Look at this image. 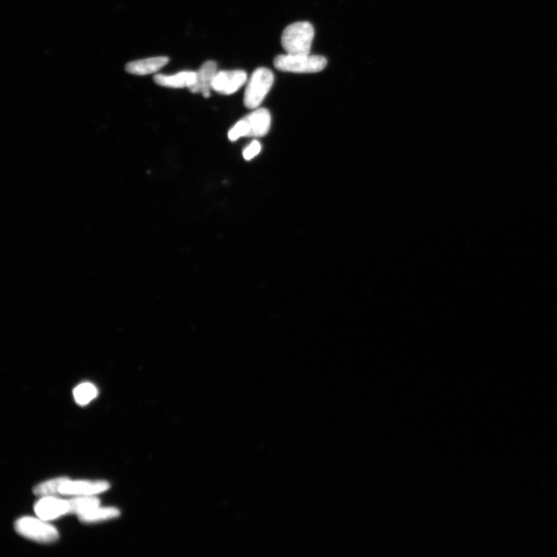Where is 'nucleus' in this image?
<instances>
[{
    "mask_svg": "<svg viewBox=\"0 0 557 557\" xmlns=\"http://www.w3.org/2000/svg\"><path fill=\"white\" fill-rule=\"evenodd\" d=\"M314 29L309 22H296L287 26L281 37V45L289 55H310Z\"/></svg>",
    "mask_w": 557,
    "mask_h": 557,
    "instance_id": "obj_1",
    "label": "nucleus"
},
{
    "mask_svg": "<svg viewBox=\"0 0 557 557\" xmlns=\"http://www.w3.org/2000/svg\"><path fill=\"white\" fill-rule=\"evenodd\" d=\"M273 64L275 69L285 73H316L325 69L327 61L320 55L286 53L275 57Z\"/></svg>",
    "mask_w": 557,
    "mask_h": 557,
    "instance_id": "obj_2",
    "label": "nucleus"
},
{
    "mask_svg": "<svg viewBox=\"0 0 557 557\" xmlns=\"http://www.w3.org/2000/svg\"><path fill=\"white\" fill-rule=\"evenodd\" d=\"M274 75L267 68L257 69L251 75L244 94V105L256 110L262 104L273 85Z\"/></svg>",
    "mask_w": 557,
    "mask_h": 557,
    "instance_id": "obj_3",
    "label": "nucleus"
},
{
    "mask_svg": "<svg viewBox=\"0 0 557 557\" xmlns=\"http://www.w3.org/2000/svg\"><path fill=\"white\" fill-rule=\"evenodd\" d=\"M15 530L22 536L41 543L55 542L59 538L57 529L40 518H21L15 523Z\"/></svg>",
    "mask_w": 557,
    "mask_h": 557,
    "instance_id": "obj_4",
    "label": "nucleus"
},
{
    "mask_svg": "<svg viewBox=\"0 0 557 557\" xmlns=\"http://www.w3.org/2000/svg\"><path fill=\"white\" fill-rule=\"evenodd\" d=\"M110 488V484L105 481H71L63 478L58 495L93 496L105 493Z\"/></svg>",
    "mask_w": 557,
    "mask_h": 557,
    "instance_id": "obj_5",
    "label": "nucleus"
},
{
    "mask_svg": "<svg viewBox=\"0 0 557 557\" xmlns=\"http://www.w3.org/2000/svg\"><path fill=\"white\" fill-rule=\"evenodd\" d=\"M247 82V74L243 70L218 71L212 82V90L223 95L236 93Z\"/></svg>",
    "mask_w": 557,
    "mask_h": 557,
    "instance_id": "obj_6",
    "label": "nucleus"
},
{
    "mask_svg": "<svg viewBox=\"0 0 557 557\" xmlns=\"http://www.w3.org/2000/svg\"><path fill=\"white\" fill-rule=\"evenodd\" d=\"M34 511L42 520L56 519L70 514L69 501L56 498L55 496H45L36 503Z\"/></svg>",
    "mask_w": 557,
    "mask_h": 557,
    "instance_id": "obj_7",
    "label": "nucleus"
},
{
    "mask_svg": "<svg viewBox=\"0 0 557 557\" xmlns=\"http://www.w3.org/2000/svg\"><path fill=\"white\" fill-rule=\"evenodd\" d=\"M243 119L247 125V136L262 137L271 129V115L264 108H257Z\"/></svg>",
    "mask_w": 557,
    "mask_h": 557,
    "instance_id": "obj_8",
    "label": "nucleus"
},
{
    "mask_svg": "<svg viewBox=\"0 0 557 557\" xmlns=\"http://www.w3.org/2000/svg\"><path fill=\"white\" fill-rule=\"evenodd\" d=\"M217 73L216 62L208 61L203 63L196 73V80L194 85L188 88L190 92L201 93L205 98L210 97L212 82Z\"/></svg>",
    "mask_w": 557,
    "mask_h": 557,
    "instance_id": "obj_9",
    "label": "nucleus"
},
{
    "mask_svg": "<svg viewBox=\"0 0 557 557\" xmlns=\"http://www.w3.org/2000/svg\"><path fill=\"white\" fill-rule=\"evenodd\" d=\"M169 58L166 57H156L139 60L129 62L125 66V70L129 74L136 75H146L157 73L162 68L169 64Z\"/></svg>",
    "mask_w": 557,
    "mask_h": 557,
    "instance_id": "obj_10",
    "label": "nucleus"
},
{
    "mask_svg": "<svg viewBox=\"0 0 557 557\" xmlns=\"http://www.w3.org/2000/svg\"><path fill=\"white\" fill-rule=\"evenodd\" d=\"M156 84L160 86L172 88H189L196 80L195 71H182L173 75H157L153 77Z\"/></svg>",
    "mask_w": 557,
    "mask_h": 557,
    "instance_id": "obj_11",
    "label": "nucleus"
},
{
    "mask_svg": "<svg viewBox=\"0 0 557 557\" xmlns=\"http://www.w3.org/2000/svg\"><path fill=\"white\" fill-rule=\"evenodd\" d=\"M119 515H121V512L116 508H100L99 506L79 515V518L82 523L90 524L116 519L119 517Z\"/></svg>",
    "mask_w": 557,
    "mask_h": 557,
    "instance_id": "obj_12",
    "label": "nucleus"
},
{
    "mask_svg": "<svg viewBox=\"0 0 557 557\" xmlns=\"http://www.w3.org/2000/svg\"><path fill=\"white\" fill-rule=\"evenodd\" d=\"M69 501L70 514H76L77 516L92 510L100 505V500L94 496H76L75 498Z\"/></svg>",
    "mask_w": 557,
    "mask_h": 557,
    "instance_id": "obj_13",
    "label": "nucleus"
},
{
    "mask_svg": "<svg viewBox=\"0 0 557 557\" xmlns=\"http://www.w3.org/2000/svg\"><path fill=\"white\" fill-rule=\"evenodd\" d=\"M98 396V389L92 383L85 382L74 389V397L77 404L86 406Z\"/></svg>",
    "mask_w": 557,
    "mask_h": 557,
    "instance_id": "obj_14",
    "label": "nucleus"
},
{
    "mask_svg": "<svg viewBox=\"0 0 557 557\" xmlns=\"http://www.w3.org/2000/svg\"><path fill=\"white\" fill-rule=\"evenodd\" d=\"M63 478L51 479V480L41 483L34 488V493L42 497L58 495L60 485Z\"/></svg>",
    "mask_w": 557,
    "mask_h": 557,
    "instance_id": "obj_15",
    "label": "nucleus"
},
{
    "mask_svg": "<svg viewBox=\"0 0 557 557\" xmlns=\"http://www.w3.org/2000/svg\"><path fill=\"white\" fill-rule=\"evenodd\" d=\"M247 128L243 119L236 123L229 132V139L231 141H236L239 138L247 136Z\"/></svg>",
    "mask_w": 557,
    "mask_h": 557,
    "instance_id": "obj_16",
    "label": "nucleus"
},
{
    "mask_svg": "<svg viewBox=\"0 0 557 557\" xmlns=\"http://www.w3.org/2000/svg\"><path fill=\"white\" fill-rule=\"evenodd\" d=\"M262 146L260 143L254 140L250 143V145L244 149L243 158L245 160H251L256 157L261 152Z\"/></svg>",
    "mask_w": 557,
    "mask_h": 557,
    "instance_id": "obj_17",
    "label": "nucleus"
}]
</instances>
